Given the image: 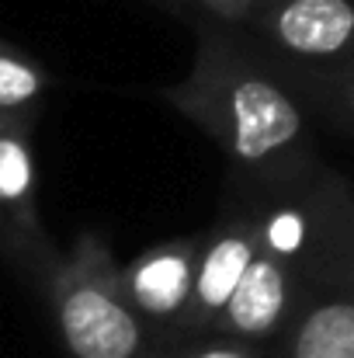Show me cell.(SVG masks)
Segmentation results:
<instances>
[{
  "label": "cell",
  "mask_w": 354,
  "mask_h": 358,
  "mask_svg": "<svg viewBox=\"0 0 354 358\" xmlns=\"http://www.w3.org/2000/svg\"><path fill=\"white\" fill-rule=\"evenodd\" d=\"M198 49L184 80L160 98L195 122L230 160V181L246 192L278 188L316 171L313 112L246 28L195 17Z\"/></svg>",
  "instance_id": "cell-1"
},
{
  "label": "cell",
  "mask_w": 354,
  "mask_h": 358,
  "mask_svg": "<svg viewBox=\"0 0 354 358\" xmlns=\"http://www.w3.org/2000/svg\"><path fill=\"white\" fill-rule=\"evenodd\" d=\"M66 358H160L149 320L132 303L105 234L87 230L42 292Z\"/></svg>",
  "instance_id": "cell-2"
},
{
  "label": "cell",
  "mask_w": 354,
  "mask_h": 358,
  "mask_svg": "<svg viewBox=\"0 0 354 358\" xmlns=\"http://www.w3.org/2000/svg\"><path fill=\"white\" fill-rule=\"evenodd\" d=\"M246 31L288 77L354 73V0H257Z\"/></svg>",
  "instance_id": "cell-3"
},
{
  "label": "cell",
  "mask_w": 354,
  "mask_h": 358,
  "mask_svg": "<svg viewBox=\"0 0 354 358\" xmlns=\"http://www.w3.org/2000/svg\"><path fill=\"white\" fill-rule=\"evenodd\" d=\"M35 125L38 119L0 115V243L7 264L42 296L63 254L38 216Z\"/></svg>",
  "instance_id": "cell-4"
},
{
  "label": "cell",
  "mask_w": 354,
  "mask_h": 358,
  "mask_svg": "<svg viewBox=\"0 0 354 358\" xmlns=\"http://www.w3.org/2000/svg\"><path fill=\"white\" fill-rule=\"evenodd\" d=\"M257 254H260V230H257L253 199L246 192L226 185V202H223L216 223L205 230L198 278H195V292H191L188 313H184L177 334L170 338L167 352L181 348L188 341L209 338L216 317L233 299L236 285L243 282V275H246V268L253 264Z\"/></svg>",
  "instance_id": "cell-5"
},
{
  "label": "cell",
  "mask_w": 354,
  "mask_h": 358,
  "mask_svg": "<svg viewBox=\"0 0 354 358\" xmlns=\"http://www.w3.org/2000/svg\"><path fill=\"white\" fill-rule=\"evenodd\" d=\"M202 243H205V230L191 234V237H170L146 247L139 257L121 264V278H125L132 303L156 331L160 355L167 352L170 338L177 334V327L188 313L195 278H198Z\"/></svg>",
  "instance_id": "cell-6"
},
{
  "label": "cell",
  "mask_w": 354,
  "mask_h": 358,
  "mask_svg": "<svg viewBox=\"0 0 354 358\" xmlns=\"http://www.w3.org/2000/svg\"><path fill=\"white\" fill-rule=\"evenodd\" d=\"M306 278L278 261L274 254L260 250L253 264L246 268L243 282L236 285L233 299L223 306L209 334H230L243 341H260L271 345L281 338L288 320L295 317L302 296H306Z\"/></svg>",
  "instance_id": "cell-7"
},
{
  "label": "cell",
  "mask_w": 354,
  "mask_h": 358,
  "mask_svg": "<svg viewBox=\"0 0 354 358\" xmlns=\"http://www.w3.org/2000/svg\"><path fill=\"white\" fill-rule=\"evenodd\" d=\"M271 358H354V292L309 282Z\"/></svg>",
  "instance_id": "cell-8"
},
{
  "label": "cell",
  "mask_w": 354,
  "mask_h": 358,
  "mask_svg": "<svg viewBox=\"0 0 354 358\" xmlns=\"http://www.w3.org/2000/svg\"><path fill=\"white\" fill-rule=\"evenodd\" d=\"M52 94V73L17 42H0V115L38 119Z\"/></svg>",
  "instance_id": "cell-9"
},
{
  "label": "cell",
  "mask_w": 354,
  "mask_h": 358,
  "mask_svg": "<svg viewBox=\"0 0 354 358\" xmlns=\"http://www.w3.org/2000/svg\"><path fill=\"white\" fill-rule=\"evenodd\" d=\"M288 84L299 91V98L306 101L313 119L334 125L344 136H354V73H341V77H288Z\"/></svg>",
  "instance_id": "cell-10"
},
{
  "label": "cell",
  "mask_w": 354,
  "mask_h": 358,
  "mask_svg": "<svg viewBox=\"0 0 354 358\" xmlns=\"http://www.w3.org/2000/svg\"><path fill=\"white\" fill-rule=\"evenodd\" d=\"M320 285H341L354 292V181L344 178L341 199H337V216H334V234H330V254Z\"/></svg>",
  "instance_id": "cell-11"
},
{
  "label": "cell",
  "mask_w": 354,
  "mask_h": 358,
  "mask_svg": "<svg viewBox=\"0 0 354 358\" xmlns=\"http://www.w3.org/2000/svg\"><path fill=\"white\" fill-rule=\"evenodd\" d=\"M160 358H271V345L243 341V338H230V334H209V338L188 341L181 348H170Z\"/></svg>",
  "instance_id": "cell-12"
},
{
  "label": "cell",
  "mask_w": 354,
  "mask_h": 358,
  "mask_svg": "<svg viewBox=\"0 0 354 358\" xmlns=\"http://www.w3.org/2000/svg\"><path fill=\"white\" fill-rule=\"evenodd\" d=\"M191 21L195 17H209V21H223V24H236L246 28L257 0H184Z\"/></svg>",
  "instance_id": "cell-13"
},
{
  "label": "cell",
  "mask_w": 354,
  "mask_h": 358,
  "mask_svg": "<svg viewBox=\"0 0 354 358\" xmlns=\"http://www.w3.org/2000/svg\"><path fill=\"white\" fill-rule=\"evenodd\" d=\"M156 7H163V10H170V14H188V3L184 0H153Z\"/></svg>",
  "instance_id": "cell-14"
}]
</instances>
